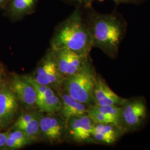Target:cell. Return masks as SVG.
I'll list each match as a JSON object with an SVG mask.
<instances>
[{
    "label": "cell",
    "instance_id": "obj_8",
    "mask_svg": "<svg viewBox=\"0 0 150 150\" xmlns=\"http://www.w3.org/2000/svg\"><path fill=\"white\" fill-rule=\"evenodd\" d=\"M95 124L87 113L74 116L66 123V133L76 142H92L91 134Z\"/></svg>",
    "mask_w": 150,
    "mask_h": 150
},
{
    "label": "cell",
    "instance_id": "obj_20",
    "mask_svg": "<svg viewBox=\"0 0 150 150\" xmlns=\"http://www.w3.org/2000/svg\"><path fill=\"white\" fill-rule=\"evenodd\" d=\"M86 113L95 124L113 123L115 125L113 121L111 118L104 113L98 111L93 106V105L88 107Z\"/></svg>",
    "mask_w": 150,
    "mask_h": 150
},
{
    "label": "cell",
    "instance_id": "obj_17",
    "mask_svg": "<svg viewBox=\"0 0 150 150\" xmlns=\"http://www.w3.org/2000/svg\"><path fill=\"white\" fill-rule=\"evenodd\" d=\"M42 114L41 113L35 118H33L28 123L20 127L18 129L23 131L33 141L38 139V136L41 134L40 132V119Z\"/></svg>",
    "mask_w": 150,
    "mask_h": 150
},
{
    "label": "cell",
    "instance_id": "obj_9",
    "mask_svg": "<svg viewBox=\"0 0 150 150\" xmlns=\"http://www.w3.org/2000/svg\"><path fill=\"white\" fill-rule=\"evenodd\" d=\"M40 132L50 142H61L66 133V123L59 113L42 115L40 119Z\"/></svg>",
    "mask_w": 150,
    "mask_h": 150
},
{
    "label": "cell",
    "instance_id": "obj_5",
    "mask_svg": "<svg viewBox=\"0 0 150 150\" xmlns=\"http://www.w3.org/2000/svg\"><path fill=\"white\" fill-rule=\"evenodd\" d=\"M32 77L38 83L54 90H59L62 87L64 78L59 71L51 48L41 61Z\"/></svg>",
    "mask_w": 150,
    "mask_h": 150
},
{
    "label": "cell",
    "instance_id": "obj_24",
    "mask_svg": "<svg viewBox=\"0 0 150 150\" xmlns=\"http://www.w3.org/2000/svg\"><path fill=\"white\" fill-rule=\"evenodd\" d=\"M3 76H4V70L2 65L0 64V83L2 82Z\"/></svg>",
    "mask_w": 150,
    "mask_h": 150
},
{
    "label": "cell",
    "instance_id": "obj_19",
    "mask_svg": "<svg viewBox=\"0 0 150 150\" xmlns=\"http://www.w3.org/2000/svg\"><path fill=\"white\" fill-rule=\"evenodd\" d=\"M65 3L74 5L75 6H84L88 4H92L93 2L95 1H102V0H61ZM113 1L116 5H118L120 4H133V5H139L141 4L147 0H111Z\"/></svg>",
    "mask_w": 150,
    "mask_h": 150
},
{
    "label": "cell",
    "instance_id": "obj_14",
    "mask_svg": "<svg viewBox=\"0 0 150 150\" xmlns=\"http://www.w3.org/2000/svg\"><path fill=\"white\" fill-rule=\"evenodd\" d=\"M61 106L59 114L64 119L66 123L74 116H80L87 113L88 107L76 100L66 92H59Z\"/></svg>",
    "mask_w": 150,
    "mask_h": 150
},
{
    "label": "cell",
    "instance_id": "obj_3",
    "mask_svg": "<svg viewBox=\"0 0 150 150\" xmlns=\"http://www.w3.org/2000/svg\"><path fill=\"white\" fill-rule=\"evenodd\" d=\"M97 76L89 62L80 71L65 78L62 87L64 92L72 97L90 107L93 105L92 93Z\"/></svg>",
    "mask_w": 150,
    "mask_h": 150
},
{
    "label": "cell",
    "instance_id": "obj_21",
    "mask_svg": "<svg viewBox=\"0 0 150 150\" xmlns=\"http://www.w3.org/2000/svg\"><path fill=\"white\" fill-rule=\"evenodd\" d=\"M41 113V112L38 111V112H32L22 113L21 115H20V117L17 119L16 122L13 124L12 129H18L22 125L30 122L33 118L37 117Z\"/></svg>",
    "mask_w": 150,
    "mask_h": 150
},
{
    "label": "cell",
    "instance_id": "obj_13",
    "mask_svg": "<svg viewBox=\"0 0 150 150\" xmlns=\"http://www.w3.org/2000/svg\"><path fill=\"white\" fill-rule=\"evenodd\" d=\"M124 134L122 129L113 123L95 124L91 138L92 142L114 144Z\"/></svg>",
    "mask_w": 150,
    "mask_h": 150
},
{
    "label": "cell",
    "instance_id": "obj_2",
    "mask_svg": "<svg viewBox=\"0 0 150 150\" xmlns=\"http://www.w3.org/2000/svg\"><path fill=\"white\" fill-rule=\"evenodd\" d=\"M90 32L83 19L82 7L74 11L56 26L51 40L52 50L65 49L81 56H89L93 48Z\"/></svg>",
    "mask_w": 150,
    "mask_h": 150
},
{
    "label": "cell",
    "instance_id": "obj_18",
    "mask_svg": "<svg viewBox=\"0 0 150 150\" xmlns=\"http://www.w3.org/2000/svg\"><path fill=\"white\" fill-rule=\"evenodd\" d=\"M93 106L100 112L104 113L113 121L115 125L120 127L121 126V106H97L93 105Z\"/></svg>",
    "mask_w": 150,
    "mask_h": 150
},
{
    "label": "cell",
    "instance_id": "obj_12",
    "mask_svg": "<svg viewBox=\"0 0 150 150\" xmlns=\"http://www.w3.org/2000/svg\"><path fill=\"white\" fill-rule=\"evenodd\" d=\"M39 0H10L4 11V16L11 21H20L35 13Z\"/></svg>",
    "mask_w": 150,
    "mask_h": 150
},
{
    "label": "cell",
    "instance_id": "obj_6",
    "mask_svg": "<svg viewBox=\"0 0 150 150\" xmlns=\"http://www.w3.org/2000/svg\"><path fill=\"white\" fill-rule=\"evenodd\" d=\"M58 67L64 79L82 70L89 62V56H83L69 50H53Z\"/></svg>",
    "mask_w": 150,
    "mask_h": 150
},
{
    "label": "cell",
    "instance_id": "obj_23",
    "mask_svg": "<svg viewBox=\"0 0 150 150\" xmlns=\"http://www.w3.org/2000/svg\"><path fill=\"white\" fill-rule=\"evenodd\" d=\"M10 0H0V11L4 10L8 4Z\"/></svg>",
    "mask_w": 150,
    "mask_h": 150
},
{
    "label": "cell",
    "instance_id": "obj_16",
    "mask_svg": "<svg viewBox=\"0 0 150 150\" xmlns=\"http://www.w3.org/2000/svg\"><path fill=\"white\" fill-rule=\"evenodd\" d=\"M61 102L59 95L56 93L37 103V107L41 112L54 113L59 112Z\"/></svg>",
    "mask_w": 150,
    "mask_h": 150
},
{
    "label": "cell",
    "instance_id": "obj_15",
    "mask_svg": "<svg viewBox=\"0 0 150 150\" xmlns=\"http://www.w3.org/2000/svg\"><path fill=\"white\" fill-rule=\"evenodd\" d=\"M13 130L11 132H9L5 145L1 149L2 150L19 149L34 141L23 131L20 129Z\"/></svg>",
    "mask_w": 150,
    "mask_h": 150
},
{
    "label": "cell",
    "instance_id": "obj_7",
    "mask_svg": "<svg viewBox=\"0 0 150 150\" xmlns=\"http://www.w3.org/2000/svg\"><path fill=\"white\" fill-rule=\"evenodd\" d=\"M18 98L9 85L0 83V128L5 129L13 120L18 108Z\"/></svg>",
    "mask_w": 150,
    "mask_h": 150
},
{
    "label": "cell",
    "instance_id": "obj_10",
    "mask_svg": "<svg viewBox=\"0 0 150 150\" xmlns=\"http://www.w3.org/2000/svg\"><path fill=\"white\" fill-rule=\"evenodd\" d=\"M10 86L18 100L27 108L37 107L38 94L33 86L23 77L13 74L11 77Z\"/></svg>",
    "mask_w": 150,
    "mask_h": 150
},
{
    "label": "cell",
    "instance_id": "obj_22",
    "mask_svg": "<svg viewBox=\"0 0 150 150\" xmlns=\"http://www.w3.org/2000/svg\"><path fill=\"white\" fill-rule=\"evenodd\" d=\"M9 132L0 133V149H2L6 144Z\"/></svg>",
    "mask_w": 150,
    "mask_h": 150
},
{
    "label": "cell",
    "instance_id": "obj_1",
    "mask_svg": "<svg viewBox=\"0 0 150 150\" xmlns=\"http://www.w3.org/2000/svg\"><path fill=\"white\" fill-rule=\"evenodd\" d=\"M81 6L83 21L92 38L93 47L115 59L127 31L126 20L116 11L102 13L95 10L92 4Z\"/></svg>",
    "mask_w": 150,
    "mask_h": 150
},
{
    "label": "cell",
    "instance_id": "obj_4",
    "mask_svg": "<svg viewBox=\"0 0 150 150\" xmlns=\"http://www.w3.org/2000/svg\"><path fill=\"white\" fill-rule=\"evenodd\" d=\"M121 108V126L124 134L138 130L147 118L148 108L143 97L126 98Z\"/></svg>",
    "mask_w": 150,
    "mask_h": 150
},
{
    "label": "cell",
    "instance_id": "obj_11",
    "mask_svg": "<svg viewBox=\"0 0 150 150\" xmlns=\"http://www.w3.org/2000/svg\"><path fill=\"white\" fill-rule=\"evenodd\" d=\"M93 105L97 106H121L126 98L118 96L111 89L102 77L97 75L93 90Z\"/></svg>",
    "mask_w": 150,
    "mask_h": 150
}]
</instances>
